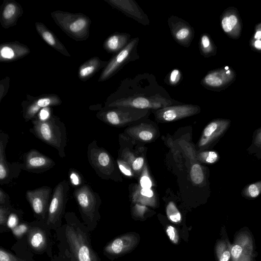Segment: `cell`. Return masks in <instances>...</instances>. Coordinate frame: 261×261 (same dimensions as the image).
I'll list each match as a JSON object with an SVG mask.
<instances>
[{
	"mask_svg": "<svg viewBox=\"0 0 261 261\" xmlns=\"http://www.w3.org/2000/svg\"><path fill=\"white\" fill-rule=\"evenodd\" d=\"M182 104L173 99L152 73H139L123 79L105 102V107H126L156 110Z\"/></svg>",
	"mask_w": 261,
	"mask_h": 261,
	"instance_id": "obj_1",
	"label": "cell"
},
{
	"mask_svg": "<svg viewBox=\"0 0 261 261\" xmlns=\"http://www.w3.org/2000/svg\"><path fill=\"white\" fill-rule=\"evenodd\" d=\"M32 127L30 132L37 138L55 148L61 158L66 156L65 148L67 138L65 124L55 115L45 120L37 116L32 120Z\"/></svg>",
	"mask_w": 261,
	"mask_h": 261,
	"instance_id": "obj_2",
	"label": "cell"
},
{
	"mask_svg": "<svg viewBox=\"0 0 261 261\" xmlns=\"http://www.w3.org/2000/svg\"><path fill=\"white\" fill-rule=\"evenodd\" d=\"M65 217L67 222L65 232L67 241L76 261H99L89 237L77 223L79 220L75 214L68 212Z\"/></svg>",
	"mask_w": 261,
	"mask_h": 261,
	"instance_id": "obj_3",
	"label": "cell"
},
{
	"mask_svg": "<svg viewBox=\"0 0 261 261\" xmlns=\"http://www.w3.org/2000/svg\"><path fill=\"white\" fill-rule=\"evenodd\" d=\"M50 15L56 24L75 41H85L89 37L91 20L87 15L60 10L53 11Z\"/></svg>",
	"mask_w": 261,
	"mask_h": 261,
	"instance_id": "obj_4",
	"label": "cell"
},
{
	"mask_svg": "<svg viewBox=\"0 0 261 261\" xmlns=\"http://www.w3.org/2000/svg\"><path fill=\"white\" fill-rule=\"evenodd\" d=\"M73 195L83 220L89 229H93L100 217L99 208L101 199L98 194L85 184L75 189Z\"/></svg>",
	"mask_w": 261,
	"mask_h": 261,
	"instance_id": "obj_5",
	"label": "cell"
},
{
	"mask_svg": "<svg viewBox=\"0 0 261 261\" xmlns=\"http://www.w3.org/2000/svg\"><path fill=\"white\" fill-rule=\"evenodd\" d=\"M139 41L138 37L131 39L128 44L121 51L114 55L103 69L98 80L105 81L116 74L126 64L139 58L137 46Z\"/></svg>",
	"mask_w": 261,
	"mask_h": 261,
	"instance_id": "obj_6",
	"label": "cell"
},
{
	"mask_svg": "<svg viewBox=\"0 0 261 261\" xmlns=\"http://www.w3.org/2000/svg\"><path fill=\"white\" fill-rule=\"evenodd\" d=\"M69 188V183L66 180L59 182L55 187L46 220L48 226H56L60 223L64 214Z\"/></svg>",
	"mask_w": 261,
	"mask_h": 261,
	"instance_id": "obj_7",
	"label": "cell"
},
{
	"mask_svg": "<svg viewBox=\"0 0 261 261\" xmlns=\"http://www.w3.org/2000/svg\"><path fill=\"white\" fill-rule=\"evenodd\" d=\"M88 162L96 174L102 178H107L113 174L114 165L109 153L100 147L95 140L87 147Z\"/></svg>",
	"mask_w": 261,
	"mask_h": 261,
	"instance_id": "obj_8",
	"label": "cell"
},
{
	"mask_svg": "<svg viewBox=\"0 0 261 261\" xmlns=\"http://www.w3.org/2000/svg\"><path fill=\"white\" fill-rule=\"evenodd\" d=\"M61 103L62 100L55 94H43L37 96L27 94L26 99L21 102L23 118L25 122L32 120L42 109Z\"/></svg>",
	"mask_w": 261,
	"mask_h": 261,
	"instance_id": "obj_9",
	"label": "cell"
},
{
	"mask_svg": "<svg viewBox=\"0 0 261 261\" xmlns=\"http://www.w3.org/2000/svg\"><path fill=\"white\" fill-rule=\"evenodd\" d=\"M146 111L126 107H105L96 114L100 120L110 125H119L126 121L145 115Z\"/></svg>",
	"mask_w": 261,
	"mask_h": 261,
	"instance_id": "obj_10",
	"label": "cell"
},
{
	"mask_svg": "<svg viewBox=\"0 0 261 261\" xmlns=\"http://www.w3.org/2000/svg\"><path fill=\"white\" fill-rule=\"evenodd\" d=\"M256 254L254 239L249 228L245 226L236 231L231 244V261H239L243 256Z\"/></svg>",
	"mask_w": 261,
	"mask_h": 261,
	"instance_id": "obj_11",
	"label": "cell"
},
{
	"mask_svg": "<svg viewBox=\"0 0 261 261\" xmlns=\"http://www.w3.org/2000/svg\"><path fill=\"white\" fill-rule=\"evenodd\" d=\"M9 135L0 133V185H7L19 176L23 170V164L18 162L9 163L6 156V148L9 142Z\"/></svg>",
	"mask_w": 261,
	"mask_h": 261,
	"instance_id": "obj_12",
	"label": "cell"
},
{
	"mask_svg": "<svg viewBox=\"0 0 261 261\" xmlns=\"http://www.w3.org/2000/svg\"><path fill=\"white\" fill-rule=\"evenodd\" d=\"M52 190L47 186L28 190L25 198L35 215L41 220H47L48 208L51 199Z\"/></svg>",
	"mask_w": 261,
	"mask_h": 261,
	"instance_id": "obj_13",
	"label": "cell"
},
{
	"mask_svg": "<svg viewBox=\"0 0 261 261\" xmlns=\"http://www.w3.org/2000/svg\"><path fill=\"white\" fill-rule=\"evenodd\" d=\"M230 124V120L227 119L212 120L203 129L198 146L204 149L215 145L229 129Z\"/></svg>",
	"mask_w": 261,
	"mask_h": 261,
	"instance_id": "obj_14",
	"label": "cell"
},
{
	"mask_svg": "<svg viewBox=\"0 0 261 261\" xmlns=\"http://www.w3.org/2000/svg\"><path fill=\"white\" fill-rule=\"evenodd\" d=\"M167 21L175 42L185 47H189L194 37V28L187 21L175 15L169 17Z\"/></svg>",
	"mask_w": 261,
	"mask_h": 261,
	"instance_id": "obj_15",
	"label": "cell"
},
{
	"mask_svg": "<svg viewBox=\"0 0 261 261\" xmlns=\"http://www.w3.org/2000/svg\"><path fill=\"white\" fill-rule=\"evenodd\" d=\"M156 119L162 121H172L189 117L200 112L197 105L181 104L153 110Z\"/></svg>",
	"mask_w": 261,
	"mask_h": 261,
	"instance_id": "obj_16",
	"label": "cell"
},
{
	"mask_svg": "<svg viewBox=\"0 0 261 261\" xmlns=\"http://www.w3.org/2000/svg\"><path fill=\"white\" fill-rule=\"evenodd\" d=\"M23 170L33 173H42L55 166V162L49 157L35 149H31L23 157Z\"/></svg>",
	"mask_w": 261,
	"mask_h": 261,
	"instance_id": "obj_17",
	"label": "cell"
},
{
	"mask_svg": "<svg viewBox=\"0 0 261 261\" xmlns=\"http://www.w3.org/2000/svg\"><path fill=\"white\" fill-rule=\"evenodd\" d=\"M234 78V71L226 67L210 71L201 80L200 84L207 89L218 90L229 85Z\"/></svg>",
	"mask_w": 261,
	"mask_h": 261,
	"instance_id": "obj_18",
	"label": "cell"
},
{
	"mask_svg": "<svg viewBox=\"0 0 261 261\" xmlns=\"http://www.w3.org/2000/svg\"><path fill=\"white\" fill-rule=\"evenodd\" d=\"M113 8L139 23L147 25L150 23L147 14L134 0H104Z\"/></svg>",
	"mask_w": 261,
	"mask_h": 261,
	"instance_id": "obj_19",
	"label": "cell"
},
{
	"mask_svg": "<svg viewBox=\"0 0 261 261\" xmlns=\"http://www.w3.org/2000/svg\"><path fill=\"white\" fill-rule=\"evenodd\" d=\"M23 11L21 5L14 0H4L1 7L0 23L4 29L16 24Z\"/></svg>",
	"mask_w": 261,
	"mask_h": 261,
	"instance_id": "obj_20",
	"label": "cell"
},
{
	"mask_svg": "<svg viewBox=\"0 0 261 261\" xmlns=\"http://www.w3.org/2000/svg\"><path fill=\"white\" fill-rule=\"evenodd\" d=\"M30 49L17 41L0 44V62L9 63L17 61L29 55Z\"/></svg>",
	"mask_w": 261,
	"mask_h": 261,
	"instance_id": "obj_21",
	"label": "cell"
},
{
	"mask_svg": "<svg viewBox=\"0 0 261 261\" xmlns=\"http://www.w3.org/2000/svg\"><path fill=\"white\" fill-rule=\"evenodd\" d=\"M138 242V237L135 234L122 235L108 244L104 248V252L111 255L122 254L132 249Z\"/></svg>",
	"mask_w": 261,
	"mask_h": 261,
	"instance_id": "obj_22",
	"label": "cell"
},
{
	"mask_svg": "<svg viewBox=\"0 0 261 261\" xmlns=\"http://www.w3.org/2000/svg\"><path fill=\"white\" fill-rule=\"evenodd\" d=\"M35 25L38 34L47 44L64 56L71 57L63 44L44 23L36 22Z\"/></svg>",
	"mask_w": 261,
	"mask_h": 261,
	"instance_id": "obj_23",
	"label": "cell"
},
{
	"mask_svg": "<svg viewBox=\"0 0 261 261\" xmlns=\"http://www.w3.org/2000/svg\"><path fill=\"white\" fill-rule=\"evenodd\" d=\"M130 40L129 34L115 32L105 40L102 46L108 53L115 55L123 49Z\"/></svg>",
	"mask_w": 261,
	"mask_h": 261,
	"instance_id": "obj_24",
	"label": "cell"
},
{
	"mask_svg": "<svg viewBox=\"0 0 261 261\" xmlns=\"http://www.w3.org/2000/svg\"><path fill=\"white\" fill-rule=\"evenodd\" d=\"M108 61H102L98 57H93L84 62L79 68L78 76L85 82L102 68H105Z\"/></svg>",
	"mask_w": 261,
	"mask_h": 261,
	"instance_id": "obj_25",
	"label": "cell"
},
{
	"mask_svg": "<svg viewBox=\"0 0 261 261\" xmlns=\"http://www.w3.org/2000/svg\"><path fill=\"white\" fill-rule=\"evenodd\" d=\"M220 235L221 238L217 240L215 247L216 261H231V244L224 225L221 228Z\"/></svg>",
	"mask_w": 261,
	"mask_h": 261,
	"instance_id": "obj_26",
	"label": "cell"
},
{
	"mask_svg": "<svg viewBox=\"0 0 261 261\" xmlns=\"http://www.w3.org/2000/svg\"><path fill=\"white\" fill-rule=\"evenodd\" d=\"M27 236L29 245L34 250L41 252L46 248L47 236L42 229L38 227H31L28 230Z\"/></svg>",
	"mask_w": 261,
	"mask_h": 261,
	"instance_id": "obj_27",
	"label": "cell"
},
{
	"mask_svg": "<svg viewBox=\"0 0 261 261\" xmlns=\"http://www.w3.org/2000/svg\"><path fill=\"white\" fill-rule=\"evenodd\" d=\"M221 27L224 32L232 37L238 36L240 34L241 23L236 14H225L221 19Z\"/></svg>",
	"mask_w": 261,
	"mask_h": 261,
	"instance_id": "obj_28",
	"label": "cell"
},
{
	"mask_svg": "<svg viewBox=\"0 0 261 261\" xmlns=\"http://www.w3.org/2000/svg\"><path fill=\"white\" fill-rule=\"evenodd\" d=\"M199 48L200 54L205 58L213 56L216 53V47L210 36L206 33L201 35L199 42Z\"/></svg>",
	"mask_w": 261,
	"mask_h": 261,
	"instance_id": "obj_29",
	"label": "cell"
},
{
	"mask_svg": "<svg viewBox=\"0 0 261 261\" xmlns=\"http://www.w3.org/2000/svg\"><path fill=\"white\" fill-rule=\"evenodd\" d=\"M246 150L257 159H261V127L253 132L251 144Z\"/></svg>",
	"mask_w": 261,
	"mask_h": 261,
	"instance_id": "obj_30",
	"label": "cell"
},
{
	"mask_svg": "<svg viewBox=\"0 0 261 261\" xmlns=\"http://www.w3.org/2000/svg\"><path fill=\"white\" fill-rule=\"evenodd\" d=\"M242 196L248 200H253L261 194V180L246 185L242 190Z\"/></svg>",
	"mask_w": 261,
	"mask_h": 261,
	"instance_id": "obj_31",
	"label": "cell"
},
{
	"mask_svg": "<svg viewBox=\"0 0 261 261\" xmlns=\"http://www.w3.org/2000/svg\"><path fill=\"white\" fill-rule=\"evenodd\" d=\"M183 75L178 68H174L170 71L164 79V82L171 87L178 86L182 81Z\"/></svg>",
	"mask_w": 261,
	"mask_h": 261,
	"instance_id": "obj_32",
	"label": "cell"
},
{
	"mask_svg": "<svg viewBox=\"0 0 261 261\" xmlns=\"http://www.w3.org/2000/svg\"><path fill=\"white\" fill-rule=\"evenodd\" d=\"M190 174L192 182L196 185L201 184L204 181L205 175L203 168L198 163L192 165Z\"/></svg>",
	"mask_w": 261,
	"mask_h": 261,
	"instance_id": "obj_33",
	"label": "cell"
},
{
	"mask_svg": "<svg viewBox=\"0 0 261 261\" xmlns=\"http://www.w3.org/2000/svg\"><path fill=\"white\" fill-rule=\"evenodd\" d=\"M166 214L168 219L172 222L178 223L181 220V215L174 202L170 201L166 207Z\"/></svg>",
	"mask_w": 261,
	"mask_h": 261,
	"instance_id": "obj_34",
	"label": "cell"
},
{
	"mask_svg": "<svg viewBox=\"0 0 261 261\" xmlns=\"http://www.w3.org/2000/svg\"><path fill=\"white\" fill-rule=\"evenodd\" d=\"M220 156L218 153L215 151H203L198 155L199 160L203 163L214 164L218 161Z\"/></svg>",
	"mask_w": 261,
	"mask_h": 261,
	"instance_id": "obj_35",
	"label": "cell"
},
{
	"mask_svg": "<svg viewBox=\"0 0 261 261\" xmlns=\"http://www.w3.org/2000/svg\"><path fill=\"white\" fill-rule=\"evenodd\" d=\"M69 182L72 187L76 188L83 186V178L82 175L74 169H70L68 172Z\"/></svg>",
	"mask_w": 261,
	"mask_h": 261,
	"instance_id": "obj_36",
	"label": "cell"
},
{
	"mask_svg": "<svg viewBox=\"0 0 261 261\" xmlns=\"http://www.w3.org/2000/svg\"><path fill=\"white\" fill-rule=\"evenodd\" d=\"M12 209L11 204L0 205V225L1 226H5L7 224L8 216Z\"/></svg>",
	"mask_w": 261,
	"mask_h": 261,
	"instance_id": "obj_37",
	"label": "cell"
},
{
	"mask_svg": "<svg viewBox=\"0 0 261 261\" xmlns=\"http://www.w3.org/2000/svg\"><path fill=\"white\" fill-rule=\"evenodd\" d=\"M167 234L170 240L174 244H177L179 241V235L176 229L171 226L169 225L166 229Z\"/></svg>",
	"mask_w": 261,
	"mask_h": 261,
	"instance_id": "obj_38",
	"label": "cell"
},
{
	"mask_svg": "<svg viewBox=\"0 0 261 261\" xmlns=\"http://www.w3.org/2000/svg\"><path fill=\"white\" fill-rule=\"evenodd\" d=\"M10 78L7 76L0 81V102L7 94L9 88Z\"/></svg>",
	"mask_w": 261,
	"mask_h": 261,
	"instance_id": "obj_39",
	"label": "cell"
},
{
	"mask_svg": "<svg viewBox=\"0 0 261 261\" xmlns=\"http://www.w3.org/2000/svg\"><path fill=\"white\" fill-rule=\"evenodd\" d=\"M0 261H24L16 257L6 250L0 249Z\"/></svg>",
	"mask_w": 261,
	"mask_h": 261,
	"instance_id": "obj_40",
	"label": "cell"
},
{
	"mask_svg": "<svg viewBox=\"0 0 261 261\" xmlns=\"http://www.w3.org/2000/svg\"><path fill=\"white\" fill-rule=\"evenodd\" d=\"M16 211L12 209L8 218L7 224L11 228H14L17 226L18 217Z\"/></svg>",
	"mask_w": 261,
	"mask_h": 261,
	"instance_id": "obj_41",
	"label": "cell"
},
{
	"mask_svg": "<svg viewBox=\"0 0 261 261\" xmlns=\"http://www.w3.org/2000/svg\"><path fill=\"white\" fill-rule=\"evenodd\" d=\"M28 226L25 224L18 225L13 228V232L16 237H21L24 233H27L29 229Z\"/></svg>",
	"mask_w": 261,
	"mask_h": 261,
	"instance_id": "obj_42",
	"label": "cell"
},
{
	"mask_svg": "<svg viewBox=\"0 0 261 261\" xmlns=\"http://www.w3.org/2000/svg\"><path fill=\"white\" fill-rule=\"evenodd\" d=\"M9 199L8 194L0 188V205H10Z\"/></svg>",
	"mask_w": 261,
	"mask_h": 261,
	"instance_id": "obj_43",
	"label": "cell"
},
{
	"mask_svg": "<svg viewBox=\"0 0 261 261\" xmlns=\"http://www.w3.org/2000/svg\"><path fill=\"white\" fill-rule=\"evenodd\" d=\"M140 185L143 189H150L152 182L149 177L144 175L140 179Z\"/></svg>",
	"mask_w": 261,
	"mask_h": 261,
	"instance_id": "obj_44",
	"label": "cell"
},
{
	"mask_svg": "<svg viewBox=\"0 0 261 261\" xmlns=\"http://www.w3.org/2000/svg\"><path fill=\"white\" fill-rule=\"evenodd\" d=\"M139 138L143 141H149L153 138V134L148 130H142L139 134Z\"/></svg>",
	"mask_w": 261,
	"mask_h": 261,
	"instance_id": "obj_45",
	"label": "cell"
},
{
	"mask_svg": "<svg viewBox=\"0 0 261 261\" xmlns=\"http://www.w3.org/2000/svg\"><path fill=\"white\" fill-rule=\"evenodd\" d=\"M144 159L142 157H139L135 159L132 164V167L134 170H140L144 164Z\"/></svg>",
	"mask_w": 261,
	"mask_h": 261,
	"instance_id": "obj_46",
	"label": "cell"
},
{
	"mask_svg": "<svg viewBox=\"0 0 261 261\" xmlns=\"http://www.w3.org/2000/svg\"><path fill=\"white\" fill-rule=\"evenodd\" d=\"M118 167L120 170L123 174L127 176H132V173L129 169L126 168V166L121 163L120 161H118Z\"/></svg>",
	"mask_w": 261,
	"mask_h": 261,
	"instance_id": "obj_47",
	"label": "cell"
},
{
	"mask_svg": "<svg viewBox=\"0 0 261 261\" xmlns=\"http://www.w3.org/2000/svg\"><path fill=\"white\" fill-rule=\"evenodd\" d=\"M140 193L142 195L150 198L153 196V192L150 189H143L141 190Z\"/></svg>",
	"mask_w": 261,
	"mask_h": 261,
	"instance_id": "obj_48",
	"label": "cell"
},
{
	"mask_svg": "<svg viewBox=\"0 0 261 261\" xmlns=\"http://www.w3.org/2000/svg\"><path fill=\"white\" fill-rule=\"evenodd\" d=\"M257 254L243 256L239 261H255Z\"/></svg>",
	"mask_w": 261,
	"mask_h": 261,
	"instance_id": "obj_49",
	"label": "cell"
},
{
	"mask_svg": "<svg viewBox=\"0 0 261 261\" xmlns=\"http://www.w3.org/2000/svg\"><path fill=\"white\" fill-rule=\"evenodd\" d=\"M253 46L256 49L261 50V40H255Z\"/></svg>",
	"mask_w": 261,
	"mask_h": 261,
	"instance_id": "obj_50",
	"label": "cell"
},
{
	"mask_svg": "<svg viewBox=\"0 0 261 261\" xmlns=\"http://www.w3.org/2000/svg\"><path fill=\"white\" fill-rule=\"evenodd\" d=\"M254 38L255 39V40H261V31H256V32L254 36Z\"/></svg>",
	"mask_w": 261,
	"mask_h": 261,
	"instance_id": "obj_51",
	"label": "cell"
},
{
	"mask_svg": "<svg viewBox=\"0 0 261 261\" xmlns=\"http://www.w3.org/2000/svg\"><path fill=\"white\" fill-rule=\"evenodd\" d=\"M256 31H261V23L257 25L256 28Z\"/></svg>",
	"mask_w": 261,
	"mask_h": 261,
	"instance_id": "obj_52",
	"label": "cell"
}]
</instances>
